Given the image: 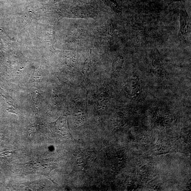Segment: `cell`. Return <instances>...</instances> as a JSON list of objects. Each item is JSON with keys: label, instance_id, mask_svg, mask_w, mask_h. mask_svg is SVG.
Masks as SVG:
<instances>
[{"label": "cell", "instance_id": "obj_1", "mask_svg": "<svg viewBox=\"0 0 191 191\" xmlns=\"http://www.w3.org/2000/svg\"><path fill=\"white\" fill-rule=\"evenodd\" d=\"M180 23L181 27L178 36L183 39L187 40L190 35L191 23L190 19L186 11L181 12Z\"/></svg>", "mask_w": 191, "mask_h": 191}, {"label": "cell", "instance_id": "obj_2", "mask_svg": "<svg viewBox=\"0 0 191 191\" xmlns=\"http://www.w3.org/2000/svg\"><path fill=\"white\" fill-rule=\"evenodd\" d=\"M57 122V123L59 124L57 126V129L58 132L63 136H70V133L66 123L65 122L63 125H62L60 119H59Z\"/></svg>", "mask_w": 191, "mask_h": 191}, {"label": "cell", "instance_id": "obj_3", "mask_svg": "<svg viewBox=\"0 0 191 191\" xmlns=\"http://www.w3.org/2000/svg\"><path fill=\"white\" fill-rule=\"evenodd\" d=\"M175 1H179V0H174Z\"/></svg>", "mask_w": 191, "mask_h": 191}]
</instances>
